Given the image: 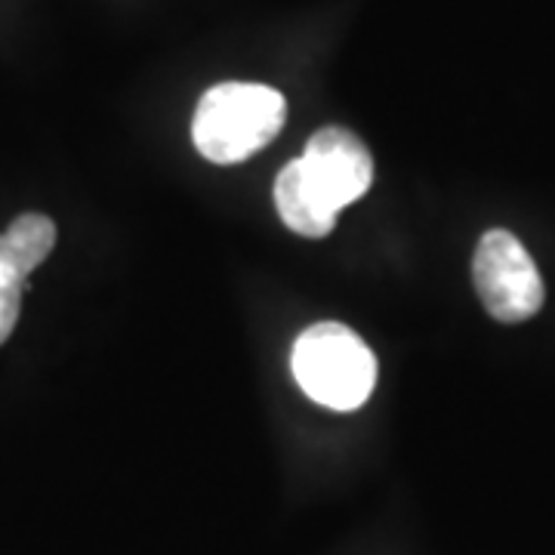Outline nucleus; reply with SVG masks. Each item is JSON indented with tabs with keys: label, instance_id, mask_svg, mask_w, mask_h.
<instances>
[{
	"label": "nucleus",
	"instance_id": "obj_1",
	"mask_svg": "<svg viewBox=\"0 0 555 555\" xmlns=\"http://www.w3.org/2000/svg\"><path fill=\"white\" fill-rule=\"evenodd\" d=\"M287 102L266 83H217L201 96L192 120L195 149L214 164H238L281 133Z\"/></svg>",
	"mask_w": 555,
	"mask_h": 555
},
{
	"label": "nucleus",
	"instance_id": "obj_2",
	"mask_svg": "<svg viewBox=\"0 0 555 555\" xmlns=\"http://www.w3.org/2000/svg\"><path fill=\"white\" fill-rule=\"evenodd\" d=\"M291 367L299 389L331 411H358L377 383V358L352 327L318 321L294 343Z\"/></svg>",
	"mask_w": 555,
	"mask_h": 555
},
{
	"label": "nucleus",
	"instance_id": "obj_3",
	"mask_svg": "<svg viewBox=\"0 0 555 555\" xmlns=\"http://www.w3.org/2000/svg\"><path fill=\"white\" fill-rule=\"evenodd\" d=\"M473 281L488 315L503 324L534 318L546 299L534 259L506 229L481 235L473 257Z\"/></svg>",
	"mask_w": 555,
	"mask_h": 555
},
{
	"label": "nucleus",
	"instance_id": "obj_4",
	"mask_svg": "<svg viewBox=\"0 0 555 555\" xmlns=\"http://www.w3.org/2000/svg\"><path fill=\"white\" fill-rule=\"evenodd\" d=\"M299 164L318 195L337 214L346 204L367 195L374 182V158L367 145L346 127H321L306 142Z\"/></svg>",
	"mask_w": 555,
	"mask_h": 555
},
{
	"label": "nucleus",
	"instance_id": "obj_5",
	"mask_svg": "<svg viewBox=\"0 0 555 555\" xmlns=\"http://www.w3.org/2000/svg\"><path fill=\"white\" fill-rule=\"evenodd\" d=\"M56 247V222L43 214H22L0 235V346L16 331L28 275Z\"/></svg>",
	"mask_w": 555,
	"mask_h": 555
},
{
	"label": "nucleus",
	"instance_id": "obj_6",
	"mask_svg": "<svg viewBox=\"0 0 555 555\" xmlns=\"http://www.w3.org/2000/svg\"><path fill=\"white\" fill-rule=\"evenodd\" d=\"M275 207L284 225L294 229L302 238H324L337 225V210L321 198L315 185L309 182L302 164L291 160L275 179Z\"/></svg>",
	"mask_w": 555,
	"mask_h": 555
}]
</instances>
